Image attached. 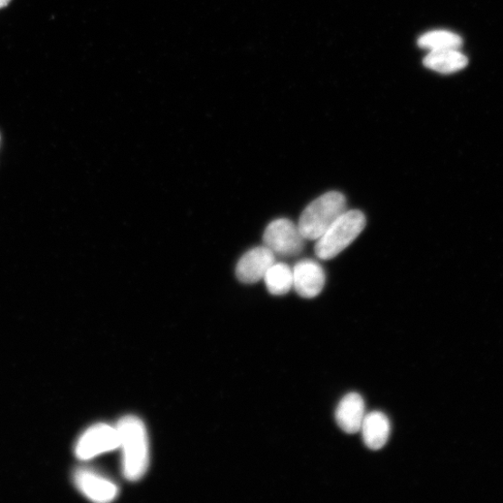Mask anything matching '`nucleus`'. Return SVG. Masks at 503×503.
I'll return each mask as SVG.
<instances>
[{
  "label": "nucleus",
  "mask_w": 503,
  "mask_h": 503,
  "mask_svg": "<svg viewBox=\"0 0 503 503\" xmlns=\"http://www.w3.org/2000/svg\"><path fill=\"white\" fill-rule=\"evenodd\" d=\"M263 242L275 256L294 258L302 253L306 239L291 220L279 218L265 230Z\"/></svg>",
  "instance_id": "nucleus-4"
},
{
  "label": "nucleus",
  "mask_w": 503,
  "mask_h": 503,
  "mask_svg": "<svg viewBox=\"0 0 503 503\" xmlns=\"http://www.w3.org/2000/svg\"><path fill=\"white\" fill-rule=\"evenodd\" d=\"M366 225L365 216L359 210H347L317 240L316 255L329 261L338 256L361 234Z\"/></svg>",
  "instance_id": "nucleus-3"
},
{
  "label": "nucleus",
  "mask_w": 503,
  "mask_h": 503,
  "mask_svg": "<svg viewBox=\"0 0 503 503\" xmlns=\"http://www.w3.org/2000/svg\"><path fill=\"white\" fill-rule=\"evenodd\" d=\"M360 432L364 443L369 450L380 451L388 442L391 423L384 413L373 412L365 415Z\"/></svg>",
  "instance_id": "nucleus-10"
},
{
  "label": "nucleus",
  "mask_w": 503,
  "mask_h": 503,
  "mask_svg": "<svg viewBox=\"0 0 503 503\" xmlns=\"http://www.w3.org/2000/svg\"><path fill=\"white\" fill-rule=\"evenodd\" d=\"M462 39L447 30L431 31L422 35L418 44L421 48L431 51L454 49L459 50L462 46Z\"/></svg>",
  "instance_id": "nucleus-13"
},
{
  "label": "nucleus",
  "mask_w": 503,
  "mask_h": 503,
  "mask_svg": "<svg viewBox=\"0 0 503 503\" xmlns=\"http://www.w3.org/2000/svg\"><path fill=\"white\" fill-rule=\"evenodd\" d=\"M263 280L271 295H287L293 289V269L286 263L275 262Z\"/></svg>",
  "instance_id": "nucleus-12"
},
{
  "label": "nucleus",
  "mask_w": 503,
  "mask_h": 503,
  "mask_svg": "<svg viewBox=\"0 0 503 503\" xmlns=\"http://www.w3.org/2000/svg\"><path fill=\"white\" fill-rule=\"evenodd\" d=\"M423 65L439 73L452 74L467 67L468 58L454 49L431 51L424 58Z\"/></svg>",
  "instance_id": "nucleus-11"
},
{
  "label": "nucleus",
  "mask_w": 503,
  "mask_h": 503,
  "mask_svg": "<svg viewBox=\"0 0 503 503\" xmlns=\"http://www.w3.org/2000/svg\"><path fill=\"white\" fill-rule=\"evenodd\" d=\"M75 482L79 489L92 501L109 502L119 495V488L115 483L89 470L77 471Z\"/></svg>",
  "instance_id": "nucleus-8"
},
{
  "label": "nucleus",
  "mask_w": 503,
  "mask_h": 503,
  "mask_svg": "<svg viewBox=\"0 0 503 503\" xmlns=\"http://www.w3.org/2000/svg\"><path fill=\"white\" fill-rule=\"evenodd\" d=\"M122 451V473L126 479L138 481L147 473L149 446L147 429L135 416H126L117 424Z\"/></svg>",
  "instance_id": "nucleus-1"
},
{
  "label": "nucleus",
  "mask_w": 503,
  "mask_h": 503,
  "mask_svg": "<svg viewBox=\"0 0 503 503\" xmlns=\"http://www.w3.org/2000/svg\"><path fill=\"white\" fill-rule=\"evenodd\" d=\"M326 285V273L317 261L304 260L293 269V289L304 299H313L321 294Z\"/></svg>",
  "instance_id": "nucleus-7"
},
{
  "label": "nucleus",
  "mask_w": 503,
  "mask_h": 503,
  "mask_svg": "<svg viewBox=\"0 0 503 503\" xmlns=\"http://www.w3.org/2000/svg\"><path fill=\"white\" fill-rule=\"evenodd\" d=\"M347 210V201L342 194L327 193L306 207L298 227L306 241H317Z\"/></svg>",
  "instance_id": "nucleus-2"
},
{
  "label": "nucleus",
  "mask_w": 503,
  "mask_h": 503,
  "mask_svg": "<svg viewBox=\"0 0 503 503\" xmlns=\"http://www.w3.org/2000/svg\"><path fill=\"white\" fill-rule=\"evenodd\" d=\"M276 256L267 246L249 250L239 261L236 276L243 284H256L276 262Z\"/></svg>",
  "instance_id": "nucleus-6"
},
{
  "label": "nucleus",
  "mask_w": 503,
  "mask_h": 503,
  "mask_svg": "<svg viewBox=\"0 0 503 503\" xmlns=\"http://www.w3.org/2000/svg\"><path fill=\"white\" fill-rule=\"evenodd\" d=\"M11 3V0H0V9L6 7Z\"/></svg>",
  "instance_id": "nucleus-14"
},
{
  "label": "nucleus",
  "mask_w": 503,
  "mask_h": 503,
  "mask_svg": "<svg viewBox=\"0 0 503 503\" xmlns=\"http://www.w3.org/2000/svg\"><path fill=\"white\" fill-rule=\"evenodd\" d=\"M365 415L363 397L357 393H351L339 402L336 411V422L344 432L355 434L360 432Z\"/></svg>",
  "instance_id": "nucleus-9"
},
{
  "label": "nucleus",
  "mask_w": 503,
  "mask_h": 503,
  "mask_svg": "<svg viewBox=\"0 0 503 503\" xmlns=\"http://www.w3.org/2000/svg\"><path fill=\"white\" fill-rule=\"evenodd\" d=\"M119 448L117 427L98 424L87 430L79 440L76 454L81 460H90Z\"/></svg>",
  "instance_id": "nucleus-5"
}]
</instances>
